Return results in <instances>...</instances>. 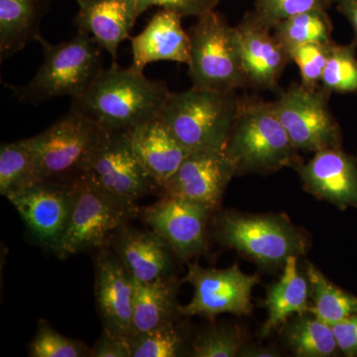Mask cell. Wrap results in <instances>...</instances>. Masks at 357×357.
Masks as SVG:
<instances>
[{
  "mask_svg": "<svg viewBox=\"0 0 357 357\" xmlns=\"http://www.w3.org/2000/svg\"><path fill=\"white\" fill-rule=\"evenodd\" d=\"M172 91L165 82L112 62L72 105L107 131H130L161 115Z\"/></svg>",
  "mask_w": 357,
  "mask_h": 357,
  "instance_id": "obj_1",
  "label": "cell"
},
{
  "mask_svg": "<svg viewBox=\"0 0 357 357\" xmlns=\"http://www.w3.org/2000/svg\"><path fill=\"white\" fill-rule=\"evenodd\" d=\"M223 152L236 176L271 174L302 163L277 114L275 102L239 98L236 121Z\"/></svg>",
  "mask_w": 357,
  "mask_h": 357,
  "instance_id": "obj_2",
  "label": "cell"
},
{
  "mask_svg": "<svg viewBox=\"0 0 357 357\" xmlns=\"http://www.w3.org/2000/svg\"><path fill=\"white\" fill-rule=\"evenodd\" d=\"M44 60L27 84L13 86L14 96L22 102L39 103L62 96L79 98L105 69L102 49L88 34L77 31L68 41L52 44L40 40Z\"/></svg>",
  "mask_w": 357,
  "mask_h": 357,
  "instance_id": "obj_3",
  "label": "cell"
},
{
  "mask_svg": "<svg viewBox=\"0 0 357 357\" xmlns=\"http://www.w3.org/2000/svg\"><path fill=\"white\" fill-rule=\"evenodd\" d=\"M188 33L192 86L222 93L250 88L236 26L215 9L197 18Z\"/></svg>",
  "mask_w": 357,
  "mask_h": 357,
  "instance_id": "obj_4",
  "label": "cell"
},
{
  "mask_svg": "<svg viewBox=\"0 0 357 357\" xmlns=\"http://www.w3.org/2000/svg\"><path fill=\"white\" fill-rule=\"evenodd\" d=\"M238 102L236 91L192 86L171 93L160 117L190 151L223 150L236 121Z\"/></svg>",
  "mask_w": 357,
  "mask_h": 357,
  "instance_id": "obj_5",
  "label": "cell"
},
{
  "mask_svg": "<svg viewBox=\"0 0 357 357\" xmlns=\"http://www.w3.org/2000/svg\"><path fill=\"white\" fill-rule=\"evenodd\" d=\"M76 185L69 225L53 251L62 259L107 248L117 230L140 215L136 202L107 191L88 175L77 180Z\"/></svg>",
  "mask_w": 357,
  "mask_h": 357,
  "instance_id": "obj_6",
  "label": "cell"
},
{
  "mask_svg": "<svg viewBox=\"0 0 357 357\" xmlns=\"http://www.w3.org/2000/svg\"><path fill=\"white\" fill-rule=\"evenodd\" d=\"M107 131L70 105L55 123L31 137L41 181L74 183L86 175Z\"/></svg>",
  "mask_w": 357,
  "mask_h": 357,
  "instance_id": "obj_7",
  "label": "cell"
},
{
  "mask_svg": "<svg viewBox=\"0 0 357 357\" xmlns=\"http://www.w3.org/2000/svg\"><path fill=\"white\" fill-rule=\"evenodd\" d=\"M215 236L263 267L284 266L289 257L304 255L307 236L288 218L225 211L215 218Z\"/></svg>",
  "mask_w": 357,
  "mask_h": 357,
  "instance_id": "obj_8",
  "label": "cell"
},
{
  "mask_svg": "<svg viewBox=\"0 0 357 357\" xmlns=\"http://www.w3.org/2000/svg\"><path fill=\"white\" fill-rule=\"evenodd\" d=\"M332 93L293 84L275 102L277 114L298 151L316 153L342 147V129L330 109Z\"/></svg>",
  "mask_w": 357,
  "mask_h": 357,
  "instance_id": "obj_9",
  "label": "cell"
},
{
  "mask_svg": "<svg viewBox=\"0 0 357 357\" xmlns=\"http://www.w3.org/2000/svg\"><path fill=\"white\" fill-rule=\"evenodd\" d=\"M188 266L185 280L194 288V295L189 304L178 306L181 316L213 319L218 314L243 316L252 311L251 295L259 283L258 275L243 273L237 264L227 269L203 268L197 263Z\"/></svg>",
  "mask_w": 357,
  "mask_h": 357,
  "instance_id": "obj_10",
  "label": "cell"
},
{
  "mask_svg": "<svg viewBox=\"0 0 357 357\" xmlns=\"http://www.w3.org/2000/svg\"><path fill=\"white\" fill-rule=\"evenodd\" d=\"M86 175L107 191L130 201L161 194L160 185L134 153L130 131H107Z\"/></svg>",
  "mask_w": 357,
  "mask_h": 357,
  "instance_id": "obj_11",
  "label": "cell"
},
{
  "mask_svg": "<svg viewBox=\"0 0 357 357\" xmlns=\"http://www.w3.org/2000/svg\"><path fill=\"white\" fill-rule=\"evenodd\" d=\"M76 182L42 180L7 198L39 244L54 251L69 225Z\"/></svg>",
  "mask_w": 357,
  "mask_h": 357,
  "instance_id": "obj_12",
  "label": "cell"
},
{
  "mask_svg": "<svg viewBox=\"0 0 357 357\" xmlns=\"http://www.w3.org/2000/svg\"><path fill=\"white\" fill-rule=\"evenodd\" d=\"M213 213L201 204L161 196L156 203L141 208L139 218L165 239L178 260L187 261L206 250V229Z\"/></svg>",
  "mask_w": 357,
  "mask_h": 357,
  "instance_id": "obj_13",
  "label": "cell"
},
{
  "mask_svg": "<svg viewBox=\"0 0 357 357\" xmlns=\"http://www.w3.org/2000/svg\"><path fill=\"white\" fill-rule=\"evenodd\" d=\"M234 166L223 150H199L190 153L177 172L162 185L161 196L194 202L218 210Z\"/></svg>",
  "mask_w": 357,
  "mask_h": 357,
  "instance_id": "obj_14",
  "label": "cell"
},
{
  "mask_svg": "<svg viewBox=\"0 0 357 357\" xmlns=\"http://www.w3.org/2000/svg\"><path fill=\"white\" fill-rule=\"evenodd\" d=\"M96 301L105 331L119 337L132 335L134 279L107 246L96 256Z\"/></svg>",
  "mask_w": 357,
  "mask_h": 357,
  "instance_id": "obj_15",
  "label": "cell"
},
{
  "mask_svg": "<svg viewBox=\"0 0 357 357\" xmlns=\"http://www.w3.org/2000/svg\"><path fill=\"white\" fill-rule=\"evenodd\" d=\"M314 154L295 168L306 192L342 210L357 208V160L342 147Z\"/></svg>",
  "mask_w": 357,
  "mask_h": 357,
  "instance_id": "obj_16",
  "label": "cell"
},
{
  "mask_svg": "<svg viewBox=\"0 0 357 357\" xmlns=\"http://www.w3.org/2000/svg\"><path fill=\"white\" fill-rule=\"evenodd\" d=\"M236 28L250 88L275 91L291 62L287 49L253 10L245 13Z\"/></svg>",
  "mask_w": 357,
  "mask_h": 357,
  "instance_id": "obj_17",
  "label": "cell"
},
{
  "mask_svg": "<svg viewBox=\"0 0 357 357\" xmlns=\"http://www.w3.org/2000/svg\"><path fill=\"white\" fill-rule=\"evenodd\" d=\"M107 246L135 281L151 283L174 275L177 257L154 230L138 229L128 223L115 232Z\"/></svg>",
  "mask_w": 357,
  "mask_h": 357,
  "instance_id": "obj_18",
  "label": "cell"
},
{
  "mask_svg": "<svg viewBox=\"0 0 357 357\" xmlns=\"http://www.w3.org/2000/svg\"><path fill=\"white\" fill-rule=\"evenodd\" d=\"M182 18L180 14L162 9L140 34L130 37L131 69L143 73L146 66L159 61L189 65L191 41L183 28Z\"/></svg>",
  "mask_w": 357,
  "mask_h": 357,
  "instance_id": "obj_19",
  "label": "cell"
},
{
  "mask_svg": "<svg viewBox=\"0 0 357 357\" xmlns=\"http://www.w3.org/2000/svg\"><path fill=\"white\" fill-rule=\"evenodd\" d=\"M77 31L86 33L116 62L119 45L130 39L139 17L136 0H76Z\"/></svg>",
  "mask_w": 357,
  "mask_h": 357,
  "instance_id": "obj_20",
  "label": "cell"
},
{
  "mask_svg": "<svg viewBox=\"0 0 357 357\" xmlns=\"http://www.w3.org/2000/svg\"><path fill=\"white\" fill-rule=\"evenodd\" d=\"M130 139L134 153L160 188L191 153L160 116L130 130Z\"/></svg>",
  "mask_w": 357,
  "mask_h": 357,
  "instance_id": "obj_21",
  "label": "cell"
},
{
  "mask_svg": "<svg viewBox=\"0 0 357 357\" xmlns=\"http://www.w3.org/2000/svg\"><path fill=\"white\" fill-rule=\"evenodd\" d=\"M51 0H0V58H10L43 38L40 25Z\"/></svg>",
  "mask_w": 357,
  "mask_h": 357,
  "instance_id": "obj_22",
  "label": "cell"
},
{
  "mask_svg": "<svg viewBox=\"0 0 357 357\" xmlns=\"http://www.w3.org/2000/svg\"><path fill=\"white\" fill-rule=\"evenodd\" d=\"M178 282L175 275L151 283L134 280L131 337L151 332L178 319Z\"/></svg>",
  "mask_w": 357,
  "mask_h": 357,
  "instance_id": "obj_23",
  "label": "cell"
},
{
  "mask_svg": "<svg viewBox=\"0 0 357 357\" xmlns=\"http://www.w3.org/2000/svg\"><path fill=\"white\" fill-rule=\"evenodd\" d=\"M297 258H288L280 279L268 289L265 301L268 317L261 330L262 337L287 323L294 314H310L311 287L307 277L298 270Z\"/></svg>",
  "mask_w": 357,
  "mask_h": 357,
  "instance_id": "obj_24",
  "label": "cell"
},
{
  "mask_svg": "<svg viewBox=\"0 0 357 357\" xmlns=\"http://www.w3.org/2000/svg\"><path fill=\"white\" fill-rule=\"evenodd\" d=\"M41 181L32 138L0 147V194L9 198Z\"/></svg>",
  "mask_w": 357,
  "mask_h": 357,
  "instance_id": "obj_25",
  "label": "cell"
},
{
  "mask_svg": "<svg viewBox=\"0 0 357 357\" xmlns=\"http://www.w3.org/2000/svg\"><path fill=\"white\" fill-rule=\"evenodd\" d=\"M284 338L291 351L300 357L333 356L338 349L332 326L312 314H300L287 324Z\"/></svg>",
  "mask_w": 357,
  "mask_h": 357,
  "instance_id": "obj_26",
  "label": "cell"
},
{
  "mask_svg": "<svg viewBox=\"0 0 357 357\" xmlns=\"http://www.w3.org/2000/svg\"><path fill=\"white\" fill-rule=\"evenodd\" d=\"M307 277L311 287L312 304L310 314L328 325L357 314V297L333 285L325 275L310 263Z\"/></svg>",
  "mask_w": 357,
  "mask_h": 357,
  "instance_id": "obj_27",
  "label": "cell"
},
{
  "mask_svg": "<svg viewBox=\"0 0 357 357\" xmlns=\"http://www.w3.org/2000/svg\"><path fill=\"white\" fill-rule=\"evenodd\" d=\"M287 50L309 43H331L333 21L326 10H311L291 16L272 28Z\"/></svg>",
  "mask_w": 357,
  "mask_h": 357,
  "instance_id": "obj_28",
  "label": "cell"
},
{
  "mask_svg": "<svg viewBox=\"0 0 357 357\" xmlns=\"http://www.w3.org/2000/svg\"><path fill=\"white\" fill-rule=\"evenodd\" d=\"M357 40L349 44L333 42L321 86L330 93H357Z\"/></svg>",
  "mask_w": 357,
  "mask_h": 357,
  "instance_id": "obj_29",
  "label": "cell"
},
{
  "mask_svg": "<svg viewBox=\"0 0 357 357\" xmlns=\"http://www.w3.org/2000/svg\"><path fill=\"white\" fill-rule=\"evenodd\" d=\"M129 342L132 357H176L188 354L187 335L178 319L151 332L133 335Z\"/></svg>",
  "mask_w": 357,
  "mask_h": 357,
  "instance_id": "obj_30",
  "label": "cell"
},
{
  "mask_svg": "<svg viewBox=\"0 0 357 357\" xmlns=\"http://www.w3.org/2000/svg\"><path fill=\"white\" fill-rule=\"evenodd\" d=\"M243 347V333L236 326H211L192 338L188 356L234 357Z\"/></svg>",
  "mask_w": 357,
  "mask_h": 357,
  "instance_id": "obj_31",
  "label": "cell"
},
{
  "mask_svg": "<svg viewBox=\"0 0 357 357\" xmlns=\"http://www.w3.org/2000/svg\"><path fill=\"white\" fill-rule=\"evenodd\" d=\"M91 351L84 342L58 333L44 319L39 321L36 335L29 344L31 357H86L91 356Z\"/></svg>",
  "mask_w": 357,
  "mask_h": 357,
  "instance_id": "obj_32",
  "label": "cell"
},
{
  "mask_svg": "<svg viewBox=\"0 0 357 357\" xmlns=\"http://www.w3.org/2000/svg\"><path fill=\"white\" fill-rule=\"evenodd\" d=\"M333 42L300 45L289 50L291 62L300 70L301 84L307 89L321 86V77Z\"/></svg>",
  "mask_w": 357,
  "mask_h": 357,
  "instance_id": "obj_33",
  "label": "cell"
},
{
  "mask_svg": "<svg viewBox=\"0 0 357 357\" xmlns=\"http://www.w3.org/2000/svg\"><path fill=\"white\" fill-rule=\"evenodd\" d=\"M333 0H255V13L258 20L268 27L284 20L311 10L332 8Z\"/></svg>",
  "mask_w": 357,
  "mask_h": 357,
  "instance_id": "obj_34",
  "label": "cell"
},
{
  "mask_svg": "<svg viewBox=\"0 0 357 357\" xmlns=\"http://www.w3.org/2000/svg\"><path fill=\"white\" fill-rule=\"evenodd\" d=\"M139 16L152 6H160L180 14L183 18H199L208 11L215 10L220 0H136Z\"/></svg>",
  "mask_w": 357,
  "mask_h": 357,
  "instance_id": "obj_35",
  "label": "cell"
},
{
  "mask_svg": "<svg viewBox=\"0 0 357 357\" xmlns=\"http://www.w3.org/2000/svg\"><path fill=\"white\" fill-rule=\"evenodd\" d=\"M91 357H132L129 338L103 330L91 351Z\"/></svg>",
  "mask_w": 357,
  "mask_h": 357,
  "instance_id": "obj_36",
  "label": "cell"
},
{
  "mask_svg": "<svg viewBox=\"0 0 357 357\" xmlns=\"http://www.w3.org/2000/svg\"><path fill=\"white\" fill-rule=\"evenodd\" d=\"M337 347L345 356H357V314L331 325Z\"/></svg>",
  "mask_w": 357,
  "mask_h": 357,
  "instance_id": "obj_37",
  "label": "cell"
},
{
  "mask_svg": "<svg viewBox=\"0 0 357 357\" xmlns=\"http://www.w3.org/2000/svg\"><path fill=\"white\" fill-rule=\"evenodd\" d=\"M338 13L347 18L354 29V39L357 40V0H333Z\"/></svg>",
  "mask_w": 357,
  "mask_h": 357,
  "instance_id": "obj_38",
  "label": "cell"
},
{
  "mask_svg": "<svg viewBox=\"0 0 357 357\" xmlns=\"http://www.w3.org/2000/svg\"><path fill=\"white\" fill-rule=\"evenodd\" d=\"M279 352L276 349H264V347H244L239 352L238 356L248 357H273L279 356Z\"/></svg>",
  "mask_w": 357,
  "mask_h": 357,
  "instance_id": "obj_39",
  "label": "cell"
}]
</instances>
